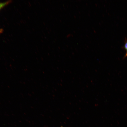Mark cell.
<instances>
[{"mask_svg": "<svg viewBox=\"0 0 127 127\" xmlns=\"http://www.w3.org/2000/svg\"><path fill=\"white\" fill-rule=\"evenodd\" d=\"M3 30L2 29L0 28V34L2 32Z\"/></svg>", "mask_w": 127, "mask_h": 127, "instance_id": "cell-3", "label": "cell"}, {"mask_svg": "<svg viewBox=\"0 0 127 127\" xmlns=\"http://www.w3.org/2000/svg\"><path fill=\"white\" fill-rule=\"evenodd\" d=\"M127 57V52H126V53L125 54V55L124 56V57Z\"/></svg>", "mask_w": 127, "mask_h": 127, "instance_id": "cell-4", "label": "cell"}, {"mask_svg": "<svg viewBox=\"0 0 127 127\" xmlns=\"http://www.w3.org/2000/svg\"><path fill=\"white\" fill-rule=\"evenodd\" d=\"M123 48L126 51V52H127V41H126L125 42L123 46Z\"/></svg>", "mask_w": 127, "mask_h": 127, "instance_id": "cell-2", "label": "cell"}, {"mask_svg": "<svg viewBox=\"0 0 127 127\" xmlns=\"http://www.w3.org/2000/svg\"><path fill=\"white\" fill-rule=\"evenodd\" d=\"M11 2V1H8L6 2H0V10L4 7L8 5Z\"/></svg>", "mask_w": 127, "mask_h": 127, "instance_id": "cell-1", "label": "cell"}]
</instances>
